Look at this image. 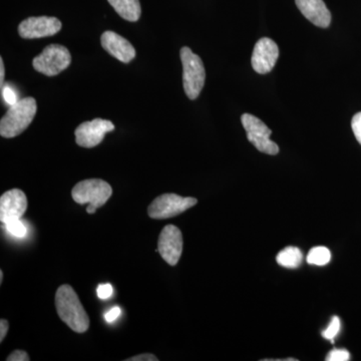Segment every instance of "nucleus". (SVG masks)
<instances>
[{
	"instance_id": "4be33fe9",
	"label": "nucleus",
	"mask_w": 361,
	"mask_h": 361,
	"mask_svg": "<svg viewBox=\"0 0 361 361\" xmlns=\"http://www.w3.org/2000/svg\"><path fill=\"white\" fill-rule=\"evenodd\" d=\"M351 128H353L356 140L361 145V111L353 116V121H351Z\"/></svg>"
},
{
	"instance_id": "a878e982",
	"label": "nucleus",
	"mask_w": 361,
	"mask_h": 361,
	"mask_svg": "<svg viewBox=\"0 0 361 361\" xmlns=\"http://www.w3.org/2000/svg\"><path fill=\"white\" fill-rule=\"evenodd\" d=\"M121 315V310L118 307L111 308L109 312L106 313V320L108 322H114Z\"/></svg>"
},
{
	"instance_id": "ddd939ff",
	"label": "nucleus",
	"mask_w": 361,
	"mask_h": 361,
	"mask_svg": "<svg viewBox=\"0 0 361 361\" xmlns=\"http://www.w3.org/2000/svg\"><path fill=\"white\" fill-rule=\"evenodd\" d=\"M102 47L114 58L122 63H129L135 58V49L129 40L121 37L118 33L104 32L101 37Z\"/></svg>"
},
{
	"instance_id": "4468645a",
	"label": "nucleus",
	"mask_w": 361,
	"mask_h": 361,
	"mask_svg": "<svg viewBox=\"0 0 361 361\" xmlns=\"http://www.w3.org/2000/svg\"><path fill=\"white\" fill-rule=\"evenodd\" d=\"M300 13L318 27L326 28L331 23V13L323 0H295Z\"/></svg>"
},
{
	"instance_id": "dca6fc26",
	"label": "nucleus",
	"mask_w": 361,
	"mask_h": 361,
	"mask_svg": "<svg viewBox=\"0 0 361 361\" xmlns=\"http://www.w3.org/2000/svg\"><path fill=\"white\" fill-rule=\"evenodd\" d=\"M303 254L296 247H287L278 253L276 260L278 264L285 268L295 269L302 263Z\"/></svg>"
},
{
	"instance_id": "423d86ee",
	"label": "nucleus",
	"mask_w": 361,
	"mask_h": 361,
	"mask_svg": "<svg viewBox=\"0 0 361 361\" xmlns=\"http://www.w3.org/2000/svg\"><path fill=\"white\" fill-rule=\"evenodd\" d=\"M197 199L180 197L176 194H164L157 197L148 208L149 217L161 220L175 217L192 208L197 204Z\"/></svg>"
},
{
	"instance_id": "bb28decb",
	"label": "nucleus",
	"mask_w": 361,
	"mask_h": 361,
	"mask_svg": "<svg viewBox=\"0 0 361 361\" xmlns=\"http://www.w3.org/2000/svg\"><path fill=\"white\" fill-rule=\"evenodd\" d=\"M9 323L6 319L0 320V341H4V337L6 336L8 331Z\"/></svg>"
},
{
	"instance_id": "1a4fd4ad",
	"label": "nucleus",
	"mask_w": 361,
	"mask_h": 361,
	"mask_svg": "<svg viewBox=\"0 0 361 361\" xmlns=\"http://www.w3.org/2000/svg\"><path fill=\"white\" fill-rule=\"evenodd\" d=\"M61 20L49 16L28 18L20 23L18 32L23 39H33L52 37L61 30Z\"/></svg>"
},
{
	"instance_id": "f03ea898",
	"label": "nucleus",
	"mask_w": 361,
	"mask_h": 361,
	"mask_svg": "<svg viewBox=\"0 0 361 361\" xmlns=\"http://www.w3.org/2000/svg\"><path fill=\"white\" fill-rule=\"evenodd\" d=\"M37 102L33 97H25L18 103L11 106L6 115L0 121V135L1 137H18L32 123L37 115Z\"/></svg>"
},
{
	"instance_id": "f3484780",
	"label": "nucleus",
	"mask_w": 361,
	"mask_h": 361,
	"mask_svg": "<svg viewBox=\"0 0 361 361\" xmlns=\"http://www.w3.org/2000/svg\"><path fill=\"white\" fill-rule=\"evenodd\" d=\"M331 253L326 247L318 246L311 249L307 255V262L311 265L324 266L329 264Z\"/></svg>"
},
{
	"instance_id": "412c9836",
	"label": "nucleus",
	"mask_w": 361,
	"mask_h": 361,
	"mask_svg": "<svg viewBox=\"0 0 361 361\" xmlns=\"http://www.w3.org/2000/svg\"><path fill=\"white\" fill-rule=\"evenodd\" d=\"M1 94L4 97V102L9 106H13L14 104L18 103V94L16 90L13 89L9 85H4L1 87Z\"/></svg>"
},
{
	"instance_id": "393cba45",
	"label": "nucleus",
	"mask_w": 361,
	"mask_h": 361,
	"mask_svg": "<svg viewBox=\"0 0 361 361\" xmlns=\"http://www.w3.org/2000/svg\"><path fill=\"white\" fill-rule=\"evenodd\" d=\"M158 357L149 353H144V355L133 356V357L128 358L127 361H158Z\"/></svg>"
},
{
	"instance_id": "6ab92c4d",
	"label": "nucleus",
	"mask_w": 361,
	"mask_h": 361,
	"mask_svg": "<svg viewBox=\"0 0 361 361\" xmlns=\"http://www.w3.org/2000/svg\"><path fill=\"white\" fill-rule=\"evenodd\" d=\"M341 323L339 318L337 316H334L330 322L329 327L322 332V336L325 339H329L331 342H334V339L337 336V334L341 331Z\"/></svg>"
},
{
	"instance_id": "39448f33",
	"label": "nucleus",
	"mask_w": 361,
	"mask_h": 361,
	"mask_svg": "<svg viewBox=\"0 0 361 361\" xmlns=\"http://www.w3.org/2000/svg\"><path fill=\"white\" fill-rule=\"evenodd\" d=\"M113 194L111 185L101 179H89L78 183L71 190V197L80 205H90L101 208Z\"/></svg>"
},
{
	"instance_id": "cd10ccee",
	"label": "nucleus",
	"mask_w": 361,
	"mask_h": 361,
	"mask_svg": "<svg viewBox=\"0 0 361 361\" xmlns=\"http://www.w3.org/2000/svg\"><path fill=\"white\" fill-rule=\"evenodd\" d=\"M4 75H6V70H4V59L0 58V87H4Z\"/></svg>"
},
{
	"instance_id": "5701e85b",
	"label": "nucleus",
	"mask_w": 361,
	"mask_h": 361,
	"mask_svg": "<svg viewBox=\"0 0 361 361\" xmlns=\"http://www.w3.org/2000/svg\"><path fill=\"white\" fill-rule=\"evenodd\" d=\"M111 294H113V287L111 284L99 285V288H97V296L103 300L110 298Z\"/></svg>"
},
{
	"instance_id": "9d476101",
	"label": "nucleus",
	"mask_w": 361,
	"mask_h": 361,
	"mask_svg": "<svg viewBox=\"0 0 361 361\" xmlns=\"http://www.w3.org/2000/svg\"><path fill=\"white\" fill-rule=\"evenodd\" d=\"M157 250L169 265H177L183 252V236L179 228L166 226L159 237Z\"/></svg>"
},
{
	"instance_id": "c85d7f7f",
	"label": "nucleus",
	"mask_w": 361,
	"mask_h": 361,
	"mask_svg": "<svg viewBox=\"0 0 361 361\" xmlns=\"http://www.w3.org/2000/svg\"><path fill=\"white\" fill-rule=\"evenodd\" d=\"M97 208L96 207L89 205L87 207V214H94L96 213Z\"/></svg>"
},
{
	"instance_id": "2eb2a0df",
	"label": "nucleus",
	"mask_w": 361,
	"mask_h": 361,
	"mask_svg": "<svg viewBox=\"0 0 361 361\" xmlns=\"http://www.w3.org/2000/svg\"><path fill=\"white\" fill-rule=\"evenodd\" d=\"M108 1L123 20L135 23L141 18L142 8L140 0H108Z\"/></svg>"
},
{
	"instance_id": "c756f323",
	"label": "nucleus",
	"mask_w": 361,
	"mask_h": 361,
	"mask_svg": "<svg viewBox=\"0 0 361 361\" xmlns=\"http://www.w3.org/2000/svg\"><path fill=\"white\" fill-rule=\"evenodd\" d=\"M2 280H4V272H2V271H0V282H1V283Z\"/></svg>"
},
{
	"instance_id": "a211bd4d",
	"label": "nucleus",
	"mask_w": 361,
	"mask_h": 361,
	"mask_svg": "<svg viewBox=\"0 0 361 361\" xmlns=\"http://www.w3.org/2000/svg\"><path fill=\"white\" fill-rule=\"evenodd\" d=\"M4 225L6 226L7 231L13 236L18 237V238H23L27 233L25 224L21 222L20 219L8 221Z\"/></svg>"
},
{
	"instance_id": "7ed1b4c3",
	"label": "nucleus",
	"mask_w": 361,
	"mask_h": 361,
	"mask_svg": "<svg viewBox=\"0 0 361 361\" xmlns=\"http://www.w3.org/2000/svg\"><path fill=\"white\" fill-rule=\"evenodd\" d=\"M183 65V85L190 99H196L205 85L206 71L200 56L195 54L190 47L180 51Z\"/></svg>"
},
{
	"instance_id": "f257e3e1",
	"label": "nucleus",
	"mask_w": 361,
	"mask_h": 361,
	"mask_svg": "<svg viewBox=\"0 0 361 361\" xmlns=\"http://www.w3.org/2000/svg\"><path fill=\"white\" fill-rule=\"evenodd\" d=\"M56 307L59 318L78 334L89 329L90 318L71 285H61L56 293Z\"/></svg>"
},
{
	"instance_id": "f8f14e48",
	"label": "nucleus",
	"mask_w": 361,
	"mask_h": 361,
	"mask_svg": "<svg viewBox=\"0 0 361 361\" xmlns=\"http://www.w3.org/2000/svg\"><path fill=\"white\" fill-rule=\"evenodd\" d=\"M27 209V199L20 189L9 190L0 198V221L4 224L8 221L20 219Z\"/></svg>"
},
{
	"instance_id": "9b49d317",
	"label": "nucleus",
	"mask_w": 361,
	"mask_h": 361,
	"mask_svg": "<svg viewBox=\"0 0 361 361\" xmlns=\"http://www.w3.org/2000/svg\"><path fill=\"white\" fill-rule=\"evenodd\" d=\"M279 58V49L274 40L263 37L256 42L252 54V68L260 75L270 73Z\"/></svg>"
},
{
	"instance_id": "20e7f679",
	"label": "nucleus",
	"mask_w": 361,
	"mask_h": 361,
	"mask_svg": "<svg viewBox=\"0 0 361 361\" xmlns=\"http://www.w3.org/2000/svg\"><path fill=\"white\" fill-rule=\"evenodd\" d=\"M71 63V52L61 44L47 45L39 56L33 59V68L42 75L54 77L66 70Z\"/></svg>"
},
{
	"instance_id": "0eeeda50",
	"label": "nucleus",
	"mask_w": 361,
	"mask_h": 361,
	"mask_svg": "<svg viewBox=\"0 0 361 361\" xmlns=\"http://www.w3.org/2000/svg\"><path fill=\"white\" fill-rule=\"evenodd\" d=\"M241 122L246 130L249 142L254 145L258 151L272 156L279 153L278 145L270 140L272 130L262 121L250 114H244L241 116Z\"/></svg>"
},
{
	"instance_id": "aec40b11",
	"label": "nucleus",
	"mask_w": 361,
	"mask_h": 361,
	"mask_svg": "<svg viewBox=\"0 0 361 361\" xmlns=\"http://www.w3.org/2000/svg\"><path fill=\"white\" fill-rule=\"evenodd\" d=\"M325 360L327 361H348L350 360V353L346 349H332Z\"/></svg>"
},
{
	"instance_id": "b1692460",
	"label": "nucleus",
	"mask_w": 361,
	"mask_h": 361,
	"mask_svg": "<svg viewBox=\"0 0 361 361\" xmlns=\"http://www.w3.org/2000/svg\"><path fill=\"white\" fill-rule=\"evenodd\" d=\"M30 356L23 350L13 351V353L6 358L7 361H30Z\"/></svg>"
},
{
	"instance_id": "6e6552de",
	"label": "nucleus",
	"mask_w": 361,
	"mask_h": 361,
	"mask_svg": "<svg viewBox=\"0 0 361 361\" xmlns=\"http://www.w3.org/2000/svg\"><path fill=\"white\" fill-rule=\"evenodd\" d=\"M115 126L111 121L94 118L80 123L75 129V142L82 148H94L103 142L104 135L113 132Z\"/></svg>"
}]
</instances>
